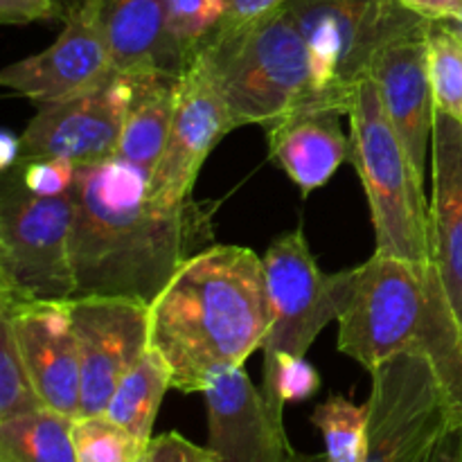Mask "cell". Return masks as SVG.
Returning <instances> with one entry per match:
<instances>
[{
    "label": "cell",
    "mask_w": 462,
    "mask_h": 462,
    "mask_svg": "<svg viewBox=\"0 0 462 462\" xmlns=\"http://www.w3.org/2000/svg\"><path fill=\"white\" fill-rule=\"evenodd\" d=\"M368 402L355 404L332 395L311 413V424L325 442V462H364L368 449Z\"/></svg>",
    "instance_id": "23"
},
{
    "label": "cell",
    "mask_w": 462,
    "mask_h": 462,
    "mask_svg": "<svg viewBox=\"0 0 462 462\" xmlns=\"http://www.w3.org/2000/svg\"><path fill=\"white\" fill-rule=\"evenodd\" d=\"M427 34L429 30L424 34L395 41L382 50L370 68V79L377 86L388 117L422 180L427 179L436 120V104L429 79Z\"/></svg>",
    "instance_id": "17"
},
{
    "label": "cell",
    "mask_w": 462,
    "mask_h": 462,
    "mask_svg": "<svg viewBox=\"0 0 462 462\" xmlns=\"http://www.w3.org/2000/svg\"><path fill=\"white\" fill-rule=\"evenodd\" d=\"M144 462H217L208 447L194 445L180 433H162L152 438Z\"/></svg>",
    "instance_id": "30"
},
{
    "label": "cell",
    "mask_w": 462,
    "mask_h": 462,
    "mask_svg": "<svg viewBox=\"0 0 462 462\" xmlns=\"http://www.w3.org/2000/svg\"><path fill=\"white\" fill-rule=\"evenodd\" d=\"M41 409L48 406L43 404L32 382L12 325L5 316H0V422Z\"/></svg>",
    "instance_id": "26"
},
{
    "label": "cell",
    "mask_w": 462,
    "mask_h": 462,
    "mask_svg": "<svg viewBox=\"0 0 462 462\" xmlns=\"http://www.w3.org/2000/svg\"><path fill=\"white\" fill-rule=\"evenodd\" d=\"M208 406V449L217 462H319L289 442L278 418L244 368L217 377L203 393Z\"/></svg>",
    "instance_id": "14"
},
{
    "label": "cell",
    "mask_w": 462,
    "mask_h": 462,
    "mask_svg": "<svg viewBox=\"0 0 462 462\" xmlns=\"http://www.w3.org/2000/svg\"><path fill=\"white\" fill-rule=\"evenodd\" d=\"M75 208L66 197H36L16 167L5 171L0 192V300H70Z\"/></svg>",
    "instance_id": "7"
},
{
    "label": "cell",
    "mask_w": 462,
    "mask_h": 462,
    "mask_svg": "<svg viewBox=\"0 0 462 462\" xmlns=\"http://www.w3.org/2000/svg\"><path fill=\"white\" fill-rule=\"evenodd\" d=\"M400 3L429 23H449L462 18V0H400Z\"/></svg>",
    "instance_id": "33"
},
{
    "label": "cell",
    "mask_w": 462,
    "mask_h": 462,
    "mask_svg": "<svg viewBox=\"0 0 462 462\" xmlns=\"http://www.w3.org/2000/svg\"><path fill=\"white\" fill-rule=\"evenodd\" d=\"M16 171L36 197H66L75 185L77 165L68 158H34L18 162Z\"/></svg>",
    "instance_id": "29"
},
{
    "label": "cell",
    "mask_w": 462,
    "mask_h": 462,
    "mask_svg": "<svg viewBox=\"0 0 462 462\" xmlns=\"http://www.w3.org/2000/svg\"><path fill=\"white\" fill-rule=\"evenodd\" d=\"M289 0H226V21L221 25H242L278 12Z\"/></svg>",
    "instance_id": "32"
},
{
    "label": "cell",
    "mask_w": 462,
    "mask_h": 462,
    "mask_svg": "<svg viewBox=\"0 0 462 462\" xmlns=\"http://www.w3.org/2000/svg\"><path fill=\"white\" fill-rule=\"evenodd\" d=\"M134 93L135 77L117 72L90 93L43 104L21 134V161L68 158L75 165L111 161Z\"/></svg>",
    "instance_id": "11"
},
{
    "label": "cell",
    "mask_w": 462,
    "mask_h": 462,
    "mask_svg": "<svg viewBox=\"0 0 462 462\" xmlns=\"http://www.w3.org/2000/svg\"><path fill=\"white\" fill-rule=\"evenodd\" d=\"M23 361L48 409L79 418L81 365L68 300H0Z\"/></svg>",
    "instance_id": "13"
},
{
    "label": "cell",
    "mask_w": 462,
    "mask_h": 462,
    "mask_svg": "<svg viewBox=\"0 0 462 462\" xmlns=\"http://www.w3.org/2000/svg\"><path fill=\"white\" fill-rule=\"evenodd\" d=\"M427 462H462V424H449Z\"/></svg>",
    "instance_id": "34"
},
{
    "label": "cell",
    "mask_w": 462,
    "mask_h": 462,
    "mask_svg": "<svg viewBox=\"0 0 462 462\" xmlns=\"http://www.w3.org/2000/svg\"><path fill=\"white\" fill-rule=\"evenodd\" d=\"M352 165L370 206L379 255L429 264V197L374 81L356 86L347 108Z\"/></svg>",
    "instance_id": "5"
},
{
    "label": "cell",
    "mask_w": 462,
    "mask_h": 462,
    "mask_svg": "<svg viewBox=\"0 0 462 462\" xmlns=\"http://www.w3.org/2000/svg\"><path fill=\"white\" fill-rule=\"evenodd\" d=\"M284 9L310 48L320 95L341 113L382 50L431 27L400 0H289Z\"/></svg>",
    "instance_id": "6"
},
{
    "label": "cell",
    "mask_w": 462,
    "mask_h": 462,
    "mask_svg": "<svg viewBox=\"0 0 462 462\" xmlns=\"http://www.w3.org/2000/svg\"><path fill=\"white\" fill-rule=\"evenodd\" d=\"M370 374L364 462H427L442 433L454 424L449 397L431 361L400 355Z\"/></svg>",
    "instance_id": "9"
},
{
    "label": "cell",
    "mask_w": 462,
    "mask_h": 462,
    "mask_svg": "<svg viewBox=\"0 0 462 462\" xmlns=\"http://www.w3.org/2000/svg\"><path fill=\"white\" fill-rule=\"evenodd\" d=\"M18 162H21V135H14L12 131H5L0 135V167H3V171H9Z\"/></svg>",
    "instance_id": "35"
},
{
    "label": "cell",
    "mask_w": 462,
    "mask_h": 462,
    "mask_svg": "<svg viewBox=\"0 0 462 462\" xmlns=\"http://www.w3.org/2000/svg\"><path fill=\"white\" fill-rule=\"evenodd\" d=\"M338 350L368 373L400 355L431 361L462 424V325L433 264L374 253L338 316Z\"/></svg>",
    "instance_id": "3"
},
{
    "label": "cell",
    "mask_w": 462,
    "mask_h": 462,
    "mask_svg": "<svg viewBox=\"0 0 462 462\" xmlns=\"http://www.w3.org/2000/svg\"><path fill=\"white\" fill-rule=\"evenodd\" d=\"M226 0H170V34L192 63L199 45L226 21Z\"/></svg>",
    "instance_id": "28"
},
{
    "label": "cell",
    "mask_w": 462,
    "mask_h": 462,
    "mask_svg": "<svg viewBox=\"0 0 462 462\" xmlns=\"http://www.w3.org/2000/svg\"><path fill=\"white\" fill-rule=\"evenodd\" d=\"M228 106L194 63L179 79L174 120L161 162L152 176V197L165 206L192 199L203 162L224 135L233 131Z\"/></svg>",
    "instance_id": "15"
},
{
    "label": "cell",
    "mask_w": 462,
    "mask_h": 462,
    "mask_svg": "<svg viewBox=\"0 0 462 462\" xmlns=\"http://www.w3.org/2000/svg\"><path fill=\"white\" fill-rule=\"evenodd\" d=\"M77 462H143L149 442L140 440L106 413L84 415L72 422Z\"/></svg>",
    "instance_id": "24"
},
{
    "label": "cell",
    "mask_w": 462,
    "mask_h": 462,
    "mask_svg": "<svg viewBox=\"0 0 462 462\" xmlns=\"http://www.w3.org/2000/svg\"><path fill=\"white\" fill-rule=\"evenodd\" d=\"M180 77H135V93L111 161L125 162L152 180L170 138Z\"/></svg>",
    "instance_id": "20"
},
{
    "label": "cell",
    "mask_w": 462,
    "mask_h": 462,
    "mask_svg": "<svg viewBox=\"0 0 462 462\" xmlns=\"http://www.w3.org/2000/svg\"><path fill=\"white\" fill-rule=\"evenodd\" d=\"M442 25H447L449 27L451 32H456V34L460 36L462 39V18H458V21H449V23H442Z\"/></svg>",
    "instance_id": "36"
},
{
    "label": "cell",
    "mask_w": 462,
    "mask_h": 462,
    "mask_svg": "<svg viewBox=\"0 0 462 462\" xmlns=\"http://www.w3.org/2000/svg\"><path fill=\"white\" fill-rule=\"evenodd\" d=\"M262 397L278 418L284 415V406L305 402L320 391V374L307 356L264 355V379Z\"/></svg>",
    "instance_id": "27"
},
{
    "label": "cell",
    "mask_w": 462,
    "mask_h": 462,
    "mask_svg": "<svg viewBox=\"0 0 462 462\" xmlns=\"http://www.w3.org/2000/svg\"><path fill=\"white\" fill-rule=\"evenodd\" d=\"M271 302L264 264L246 246H210L188 257L149 305V346L170 365L171 388H206L264 347Z\"/></svg>",
    "instance_id": "2"
},
{
    "label": "cell",
    "mask_w": 462,
    "mask_h": 462,
    "mask_svg": "<svg viewBox=\"0 0 462 462\" xmlns=\"http://www.w3.org/2000/svg\"><path fill=\"white\" fill-rule=\"evenodd\" d=\"M341 116L337 108H310L266 131L271 161L302 197L329 183L343 162H352V140L343 134Z\"/></svg>",
    "instance_id": "19"
},
{
    "label": "cell",
    "mask_w": 462,
    "mask_h": 462,
    "mask_svg": "<svg viewBox=\"0 0 462 462\" xmlns=\"http://www.w3.org/2000/svg\"><path fill=\"white\" fill-rule=\"evenodd\" d=\"M102 27L117 72L183 77L188 57L170 34V0H84Z\"/></svg>",
    "instance_id": "18"
},
{
    "label": "cell",
    "mask_w": 462,
    "mask_h": 462,
    "mask_svg": "<svg viewBox=\"0 0 462 462\" xmlns=\"http://www.w3.org/2000/svg\"><path fill=\"white\" fill-rule=\"evenodd\" d=\"M429 251L462 325V120L436 111L431 138Z\"/></svg>",
    "instance_id": "16"
},
{
    "label": "cell",
    "mask_w": 462,
    "mask_h": 462,
    "mask_svg": "<svg viewBox=\"0 0 462 462\" xmlns=\"http://www.w3.org/2000/svg\"><path fill=\"white\" fill-rule=\"evenodd\" d=\"M271 332L264 355L305 356L319 334L346 311L359 287L364 264L323 273L300 228L280 235L264 257Z\"/></svg>",
    "instance_id": "8"
},
{
    "label": "cell",
    "mask_w": 462,
    "mask_h": 462,
    "mask_svg": "<svg viewBox=\"0 0 462 462\" xmlns=\"http://www.w3.org/2000/svg\"><path fill=\"white\" fill-rule=\"evenodd\" d=\"M75 418L41 409L0 422V462H77Z\"/></svg>",
    "instance_id": "22"
},
{
    "label": "cell",
    "mask_w": 462,
    "mask_h": 462,
    "mask_svg": "<svg viewBox=\"0 0 462 462\" xmlns=\"http://www.w3.org/2000/svg\"><path fill=\"white\" fill-rule=\"evenodd\" d=\"M63 30L48 50L9 63L0 84L39 106L66 102L117 75L111 45L84 0H72Z\"/></svg>",
    "instance_id": "12"
},
{
    "label": "cell",
    "mask_w": 462,
    "mask_h": 462,
    "mask_svg": "<svg viewBox=\"0 0 462 462\" xmlns=\"http://www.w3.org/2000/svg\"><path fill=\"white\" fill-rule=\"evenodd\" d=\"M171 388L170 365L156 347L149 346L138 364L120 379L106 415L144 442H152L153 422L162 397Z\"/></svg>",
    "instance_id": "21"
},
{
    "label": "cell",
    "mask_w": 462,
    "mask_h": 462,
    "mask_svg": "<svg viewBox=\"0 0 462 462\" xmlns=\"http://www.w3.org/2000/svg\"><path fill=\"white\" fill-rule=\"evenodd\" d=\"M427 59L436 111L462 120V39L442 23H431Z\"/></svg>",
    "instance_id": "25"
},
{
    "label": "cell",
    "mask_w": 462,
    "mask_h": 462,
    "mask_svg": "<svg viewBox=\"0 0 462 462\" xmlns=\"http://www.w3.org/2000/svg\"><path fill=\"white\" fill-rule=\"evenodd\" d=\"M68 305L79 346V418L102 415L120 379L147 352L149 305L125 296H75Z\"/></svg>",
    "instance_id": "10"
},
{
    "label": "cell",
    "mask_w": 462,
    "mask_h": 462,
    "mask_svg": "<svg viewBox=\"0 0 462 462\" xmlns=\"http://www.w3.org/2000/svg\"><path fill=\"white\" fill-rule=\"evenodd\" d=\"M152 180L117 161L77 165L70 189L77 296H125L152 305L171 275L212 237V206H165Z\"/></svg>",
    "instance_id": "1"
},
{
    "label": "cell",
    "mask_w": 462,
    "mask_h": 462,
    "mask_svg": "<svg viewBox=\"0 0 462 462\" xmlns=\"http://www.w3.org/2000/svg\"><path fill=\"white\" fill-rule=\"evenodd\" d=\"M68 7L61 0H0L3 25H27V23L66 18Z\"/></svg>",
    "instance_id": "31"
},
{
    "label": "cell",
    "mask_w": 462,
    "mask_h": 462,
    "mask_svg": "<svg viewBox=\"0 0 462 462\" xmlns=\"http://www.w3.org/2000/svg\"><path fill=\"white\" fill-rule=\"evenodd\" d=\"M143 462H144V460H143Z\"/></svg>",
    "instance_id": "37"
},
{
    "label": "cell",
    "mask_w": 462,
    "mask_h": 462,
    "mask_svg": "<svg viewBox=\"0 0 462 462\" xmlns=\"http://www.w3.org/2000/svg\"><path fill=\"white\" fill-rule=\"evenodd\" d=\"M192 63L224 97L235 129L269 131L296 113L332 108L316 84L310 48L284 7L242 25H221L199 45Z\"/></svg>",
    "instance_id": "4"
}]
</instances>
